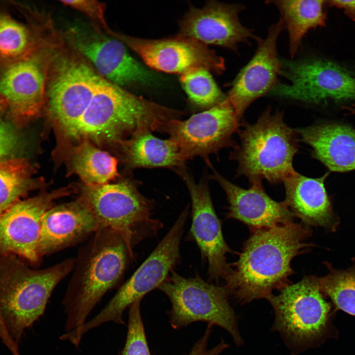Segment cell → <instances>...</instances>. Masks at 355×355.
Here are the masks:
<instances>
[{
	"mask_svg": "<svg viewBox=\"0 0 355 355\" xmlns=\"http://www.w3.org/2000/svg\"><path fill=\"white\" fill-rule=\"evenodd\" d=\"M54 48L43 108L57 140L58 154L83 141L98 147L120 145L134 134L160 131L178 111L106 79L84 57Z\"/></svg>",
	"mask_w": 355,
	"mask_h": 355,
	"instance_id": "6da1fadb",
	"label": "cell"
},
{
	"mask_svg": "<svg viewBox=\"0 0 355 355\" xmlns=\"http://www.w3.org/2000/svg\"><path fill=\"white\" fill-rule=\"evenodd\" d=\"M310 233L308 226L294 222L253 232L224 279L229 294L246 304L267 300L289 285L291 262L311 246L305 242Z\"/></svg>",
	"mask_w": 355,
	"mask_h": 355,
	"instance_id": "7a4b0ae2",
	"label": "cell"
},
{
	"mask_svg": "<svg viewBox=\"0 0 355 355\" xmlns=\"http://www.w3.org/2000/svg\"><path fill=\"white\" fill-rule=\"evenodd\" d=\"M129 257L123 239L107 228L99 230L79 249L63 299L67 332L85 323L93 308L119 282Z\"/></svg>",
	"mask_w": 355,
	"mask_h": 355,
	"instance_id": "3957f363",
	"label": "cell"
},
{
	"mask_svg": "<svg viewBox=\"0 0 355 355\" xmlns=\"http://www.w3.org/2000/svg\"><path fill=\"white\" fill-rule=\"evenodd\" d=\"M267 300L275 313L272 330L279 332L293 355L338 338L337 311L320 291L317 277L306 276Z\"/></svg>",
	"mask_w": 355,
	"mask_h": 355,
	"instance_id": "277c9868",
	"label": "cell"
},
{
	"mask_svg": "<svg viewBox=\"0 0 355 355\" xmlns=\"http://www.w3.org/2000/svg\"><path fill=\"white\" fill-rule=\"evenodd\" d=\"M74 264L70 258L35 270L16 255H0V315L16 342L43 314L54 289L72 271Z\"/></svg>",
	"mask_w": 355,
	"mask_h": 355,
	"instance_id": "5b68a950",
	"label": "cell"
},
{
	"mask_svg": "<svg viewBox=\"0 0 355 355\" xmlns=\"http://www.w3.org/2000/svg\"><path fill=\"white\" fill-rule=\"evenodd\" d=\"M240 144L231 158L238 163V174L250 182L265 179L272 184L284 180L295 171L293 159L298 150L296 131L284 122L279 110L267 108L256 122L239 133Z\"/></svg>",
	"mask_w": 355,
	"mask_h": 355,
	"instance_id": "8992f818",
	"label": "cell"
},
{
	"mask_svg": "<svg viewBox=\"0 0 355 355\" xmlns=\"http://www.w3.org/2000/svg\"><path fill=\"white\" fill-rule=\"evenodd\" d=\"M72 186L77 198L92 211L101 228H109L123 239L132 258L134 246L156 235L163 226L159 220L151 217L152 202L143 196L131 180Z\"/></svg>",
	"mask_w": 355,
	"mask_h": 355,
	"instance_id": "52a82bcc",
	"label": "cell"
},
{
	"mask_svg": "<svg viewBox=\"0 0 355 355\" xmlns=\"http://www.w3.org/2000/svg\"><path fill=\"white\" fill-rule=\"evenodd\" d=\"M39 32L33 47L15 60L0 63V105L8 118L24 122L43 110L48 73L57 38Z\"/></svg>",
	"mask_w": 355,
	"mask_h": 355,
	"instance_id": "ba28073f",
	"label": "cell"
},
{
	"mask_svg": "<svg viewBox=\"0 0 355 355\" xmlns=\"http://www.w3.org/2000/svg\"><path fill=\"white\" fill-rule=\"evenodd\" d=\"M172 304L170 322L179 329L202 321L228 331L237 346L243 343L238 327V317L228 302L226 288L205 282L199 276L185 278L173 270L158 287Z\"/></svg>",
	"mask_w": 355,
	"mask_h": 355,
	"instance_id": "9c48e42d",
	"label": "cell"
},
{
	"mask_svg": "<svg viewBox=\"0 0 355 355\" xmlns=\"http://www.w3.org/2000/svg\"><path fill=\"white\" fill-rule=\"evenodd\" d=\"M188 214L187 207L166 235L131 277L119 288L105 308L78 329L83 335L89 330L111 321L124 324L123 314L136 301L165 281L179 260V246Z\"/></svg>",
	"mask_w": 355,
	"mask_h": 355,
	"instance_id": "30bf717a",
	"label": "cell"
},
{
	"mask_svg": "<svg viewBox=\"0 0 355 355\" xmlns=\"http://www.w3.org/2000/svg\"><path fill=\"white\" fill-rule=\"evenodd\" d=\"M281 62L280 75L288 82H277L269 94L313 104L355 100V76L335 63L316 58Z\"/></svg>",
	"mask_w": 355,
	"mask_h": 355,
	"instance_id": "8fae6325",
	"label": "cell"
},
{
	"mask_svg": "<svg viewBox=\"0 0 355 355\" xmlns=\"http://www.w3.org/2000/svg\"><path fill=\"white\" fill-rule=\"evenodd\" d=\"M239 122L227 97L215 106L187 119L170 120L161 132L168 134L176 143L185 162L198 156L208 164L210 155L234 146L232 137L238 130Z\"/></svg>",
	"mask_w": 355,
	"mask_h": 355,
	"instance_id": "7c38bea8",
	"label": "cell"
},
{
	"mask_svg": "<svg viewBox=\"0 0 355 355\" xmlns=\"http://www.w3.org/2000/svg\"><path fill=\"white\" fill-rule=\"evenodd\" d=\"M101 32L73 29L68 35L72 47L100 74L123 88L153 87L165 83V78L132 57L121 41L104 36Z\"/></svg>",
	"mask_w": 355,
	"mask_h": 355,
	"instance_id": "4fadbf2b",
	"label": "cell"
},
{
	"mask_svg": "<svg viewBox=\"0 0 355 355\" xmlns=\"http://www.w3.org/2000/svg\"><path fill=\"white\" fill-rule=\"evenodd\" d=\"M107 34L121 41L150 69L181 75L196 68L221 74L225 70L224 59L208 45L179 35L161 39L129 36L110 30Z\"/></svg>",
	"mask_w": 355,
	"mask_h": 355,
	"instance_id": "5bb4252c",
	"label": "cell"
},
{
	"mask_svg": "<svg viewBox=\"0 0 355 355\" xmlns=\"http://www.w3.org/2000/svg\"><path fill=\"white\" fill-rule=\"evenodd\" d=\"M75 192L72 185L17 202L0 214V255H18L32 264L39 262L41 222L55 201Z\"/></svg>",
	"mask_w": 355,
	"mask_h": 355,
	"instance_id": "9a60e30c",
	"label": "cell"
},
{
	"mask_svg": "<svg viewBox=\"0 0 355 355\" xmlns=\"http://www.w3.org/2000/svg\"><path fill=\"white\" fill-rule=\"evenodd\" d=\"M182 178L189 191L192 202L190 234L197 244L202 258L208 261L210 281L224 280L230 270L226 254L232 251L222 232L216 214L206 178L197 183L185 166L176 171Z\"/></svg>",
	"mask_w": 355,
	"mask_h": 355,
	"instance_id": "2e32d148",
	"label": "cell"
},
{
	"mask_svg": "<svg viewBox=\"0 0 355 355\" xmlns=\"http://www.w3.org/2000/svg\"><path fill=\"white\" fill-rule=\"evenodd\" d=\"M241 4L209 1L202 8L190 5L178 21V35L194 38L205 45H215L237 50L238 44L250 38L261 39L240 22Z\"/></svg>",
	"mask_w": 355,
	"mask_h": 355,
	"instance_id": "e0dca14e",
	"label": "cell"
},
{
	"mask_svg": "<svg viewBox=\"0 0 355 355\" xmlns=\"http://www.w3.org/2000/svg\"><path fill=\"white\" fill-rule=\"evenodd\" d=\"M284 28L283 20L271 25L264 40L261 39L255 53L231 83L227 99L239 121L249 105L269 93L277 82L282 68L277 41Z\"/></svg>",
	"mask_w": 355,
	"mask_h": 355,
	"instance_id": "ac0fdd59",
	"label": "cell"
},
{
	"mask_svg": "<svg viewBox=\"0 0 355 355\" xmlns=\"http://www.w3.org/2000/svg\"><path fill=\"white\" fill-rule=\"evenodd\" d=\"M213 174L224 190L229 204L227 217L238 220L252 232L293 222L294 215L284 202L272 199L264 189L262 181H253L248 189L240 187L216 172L211 164Z\"/></svg>",
	"mask_w": 355,
	"mask_h": 355,
	"instance_id": "d6986e66",
	"label": "cell"
},
{
	"mask_svg": "<svg viewBox=\"0 0 355 355\" xmlns=\"http://www.w3.org/2000/svg\"><path fill=\"white\" fill-rule=\"evenodd\" d=\"M101 226L88 206L78 198L54 205L44 214L38 246L40 258L80 242Z\"/></svg>",
	"mask_w": 355,
	"mask_h": 355,
	"instance_id": "ffe728a7",
	"label": "cell"
},
{
	"mask_svg": "<svg viewBox=\"0 0 355 355\" xmlns=\"http://www.w3.org/2000/svg\"><path fill=\"white\" fill-rule=\"evenodd\" d=\"M328 175L326 173L321 177L311 178L295 171L283 181L284 202L294 216L307 226L333 230L337 225L324 185Z\"/></svg>",
	"mask_w": 355,
	"mask_h": 355,
	"instance_id": "44dd1931",
	"label": "cell"
},
{
	"mask_svg": "<svg viewBox=\"0 0 355 355\" xmlns=\"http://www.w3.org/2000/svg\"><path fill=\"white\" fill-rule=\"evenodd\" d=\"M302 141L312 148L313 156L329 171L355 170V129L339 123H323L299 131Z\"/></svg>",
	"mask_w": 355,
	"mask_h": 355,
	"instance_id": "7402d4cb",
	"label": "cell"
},
{
	"mask_svg": "<svg viewBox=\"0 0 355 355\" xmlns=\"http://www.w3.org/2000/svg\"><path fill=\"white\" fill-rule=\"evenodd\" d=\"M119 147L123 161L129 169L164 167L176 171L185 166L178 146L172 139H159L150 132L134 134L123 141Z\"/></svg>",
	"mask_w": 355,
	"mask_h": 355,
	"instance_id": "603a6c76",
	"label": "cell"
},
{
	"mask_svg": "<svg viewBox=\"0 0 355 355\" xmlns=\"http://www.w3.org/2000/svg\"><path fill=\"white\" fill-rule=\"evenodd\" d=\"M63 157L68 173L77 176L83 184L100 185L115 179L117 160L88 141H83L55 155Z\"/></svg>",
	"mask_w": 355,
	"mask_h": 355,
	"instance_id": "cb8c5ba5",
	"label": "cell"
},
{
	"mask_svg": "<svg viewBox=\"0 0 355 355\" xmlns=\"http://www.w3.org/2000/svg\"><path fill=\"white\" fill-rule=\"evenodd\" d=\"M324 0H271L279 9L289 35V53L293 58L303 37L311 29L325 25Z\"/></svg>",
	"mask_w": 355,
	"mask_h": 355,
	"instance_id": "d4e9b609",
	"label": "cell"
},
{
	"mask_svg": "<svg viewBox=\"0 0 355 355\" xmlns=\"http://www.w3.org/2000/svg\"><path fill=\"white\" fill-rule=\"evenodd\" d=\"M33 170L24 158L0 161V214L29 192L43 186V180L33 177Z\"/></svg>",
	"mask_w": 355,
	"mask_h": 355,
	"instance_id": "484cf974",
	"label": "cell"
},
{
	"mask_svg": "<svg viewBox=\"0 0 355 355\" xmlns=\"http://www.w3.org/2000/svg\"><path fill=\"white\" fill-rule=\"evenodd\" d=\"M26 24L0 8V63L17 59L34 45L37 31L30 21Z\"/></svg>",
	"mask_w": 355,
	"mask_h": 355,
	"instance_id": "4316f807",
	"label": "cell"
},
{
	"mask_svg": "<svg viewBox=\"0 0 355 355\" xmlns=\"http://www.w3.org/2000/svg\"><path fill=\"white\" fill-rule=\"evenodd\" d=\"M345 270H338L326 262L328 274L317 277L320 289L330 300L337 311L355 317V261Z\"/></svg>",
	"mask_w": 355,
	"mask_h": 355,
	"instance_id": "83f0119b",
	"label": "cell"
},
{
	"mask_svg": "<svg viewBox=\"0 0 355 355\" xmlns=\"http://www.w3.org/2000/svg\"><path fill=\"white\" fill-rule=\"evenodd\" d=\"M211 72L204 68H196L179 75L181 85L193 106L207 110L227 98Z\"/></svg>",
	"mask_w": 355,
	"mask_h": 355,
	"instance_id": "f1b7e54d",
	"label": "cell"
},
{
	"mask_svg": "<svg viewBox=\"0 0 355 355\" xmlns=\"http://www.w3.org/2000/svg\"><path fill=\"white\" fill-rule=\"evenodd\" d=\"M141 300L130 307L126 342L120 355H150L140 312Z\"/></svg>",
	"mask_w": 355,
	"mask_h": 355,
	"instance_id": "f546056e",
	"label": "cell"
},
{
	"mask_svg": "<svg viewBox=\"0 0 355 355\" xmlns=\"http://www.w3.org/2000/svg\"><path fill=\"white\" fill-rule=\"evenodd\" d=\"M6 118L8 117L0 105V161L18 158L20 147L19 134Z\"/></svg>",
	"mask_w": 355,
	"mask_h": 355,
	"instance_id": "4dcf8cb0",
	"label": "cell"
},
{
	"mask_svg": "<svg viewBox=\"0 0 355 355\" xmlns=\"http://www.w3.org/2000/svg\"><path fill=\"white\" fill-rule=\"evenodd\" d=\"M67 6L77 9L88 16L95 23L96 30L104 29L106 33L110 30L105 18L106 4L97 0H61Z\"/></svg>",
	"mask_w": 355,
	"mask_h": 355,
	"instance_id": "1f68e13d",
	"label": "cell"
},
{
	"mask_svg": "<svg viewBox=\"0 0 355 355\" xmlns=\"http://www.w3.org/2000/svg\"><path fill=\"white\" fill-rule=\"evenodd\" d=\"M213 325L208 323L204 335L194 344L188 355H218L228 347V345L222 340L214 347L208 349V342Z\"/></svg>",
	"mask_w": 355,
	"mask_h": 355,
	"instance_id": "d6a6232c",
	"label": "cell"
},
{
	"mask_svg": "<svg viewBox=\"0 0 355 355\" xmlns=\"http://www.w3.org/2000/svg\"><path fill=\"white\" fill-rule=\"evenodd\" d=\"M328 4L343 10L345 13L355 21V0H329Z\"/></svg>",
	"mask_w": 355,
	"mask_h": 355,
	"instance_id": "836d02e7",
	"label": "cell"
},
{
	"mask_svg": "<svg viewBox=\"0 0 355 355\" xmlns=\"http://www.w3.org/2000/svg\"><path fill=\"white\" fill-rule=\"evenodd\" d=\"M343 108L348 110L351 114H355V105H353L351 106H344Z\"/></svg>",
	"mask_w": 355,
	"mask_h": 355,
	"instance_id": "e575fe53",
	"label": "cell"
},
{
	"mask_svg": "<svg viewBox=\"0 0 355 355\" xmlns=\"http://www.w3.org/2000/svg\"><path fill=\"white\" fill-rule=\"evenodd\" d=\"M6 330V327L2 318L0 315V333L4 332Z\"/></svg>",
	"mask_w": 355,
	"mask_h": 355,
	"instance_id": "d590c367",
	"label": "cell"
}]
</instances>
